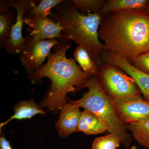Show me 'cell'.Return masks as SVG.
<instances>
[{
  "label": "cell",
  "instance_id": "obj_10",
  "mask_svg": "<svg viewBox=\"0 0 149 149\" xmlns=\"http://www.w3.org/2000/svg\"><path fill=\"white\" fill-rule=\"evenodd\" d=\"M60 111L55 127L59 135L64 138L77 132L82 112L80 111V107L70 101L62 106Z\"/></svg>",
  "mask_w": 149,
  "mask_h": 149
},
{
  "label": "cell",
  "instance_id": "obj_16",
  "mask_svg": "<svg viewBox=\"0 0 149 149\" xmlns=\"http://www.w3.org/2000/svg\"><path fill=\"white\" fill-rule=\"evenodd\" d=\"M74 60L85 73L91 76L97 75L99 67L83 47L77 46L74 51Z\"/></svg>",
  "mask_w": 149,
  "mask_h": 149
},
{
  "label": "cell",
  "instance_id": "obj_3",
  "mask_svg": "<svg viewBox=\"0 0 149 149\" xmlns=\"http://www.w3.org/2000/svg\"><path fill=\"white\" fill-rule=\"evenodd\" d=\"M49 17L65 27L62 32L65 40H72L88 52L99 67L104 63L106 51L100 40L99 29L102 15L100 13L83 14L74 7L72 1H64L54 8Z\"/></svg>",
  "mask_w": 149,
  "mask_h": 149
},
{
  "label": "cell",
  "instance_id": "obj_18",
  "mask_svg": "<svg viewBox=\"0 0 149 149\" xmlns=\"http://www.w3.org/2000/svg\"><path fill=\"white\" fill-rule=\"evenodd\" d=\"M77 9L84 15L100 13L106 1L104 0H72Z\"/></svg>",
  "mask_w": 149,
  "mask_h": 149
},
{
  "label": "cell",
  "instance_id": "obj_19",
  "mask_svg": "<svg viewBox=\"0 0 149 149\" xmlns=\"http://www.w3.org/2000/svg\"><path fill=\"white\" fill-rule=\"evenodd\" d=\"M64 0H41L39 4L27 13V16L41 15L48 17L52 9L61 3Z\"/></svg>",
  "mask_w": 149,
  "mask_h": 149
},
{
  "label": "cell",
  "instance_id": "obj_17",
  "mask_svg": "<svg viewBox=\"0 0 149 149\" xmlns=\"http://www.w3.org/2000/svg\"><path fill=\"white\" fill-rule=\"evenodd\" d=\"M126 127L139 145L149 149V120L129 123Z\"/></svg>",
  "mask_w": 149,
  "mask_h": 149
},
{
  "label": "cell",
  "instance_id": "obj_20",
  "mask_svg": "<svg viewBox=\"0 0 149 149\" xmlns=\"http://www.w3.org/2000/svg\"><path fill=\"white\" fill-rule=\"evenodd\" d=\"M121 141L117 136L112 133L94 140L92 149H116L119 147Z\"/></svg>",
  "mask_w": 149,
  "mask_h": 149
},
{
  "label": "cell",
  "instance_id": "obj_12",
  "mask_svg": "<svg viewBox=\"0 0 149 149\" xmlns=\"http://www.w3.org/2000/svg\"><path fill=\"white\" fill-rule=\"evenodd\" d=\"M16 11L10 9L6 1H0V47L3 48L8 40L12 28L16 21Z\"/></svg>",
  "mask_w": 149,
  "mask_h": 149
},
{
  "label": "cell",
  "instance_id": "obj_11",
  "mask_svg": "<svg viewBox=\"0 0 149 149\" xmlns=\"http://www.w3.org/2000/svg\"><path fill=\"white\" fill-rule=\"evenodd\" d=\"M116 65L135 80L145 100H149V75L142 72L123 58H119Z\"/></svg>",
  "mask_w": 149,
  "mask_h": 149
},
{
  "label": "cell",
  "instance_id": "obj_21",
  "mask_svg": "<svg viewBox=\"0 0 149 149\" xmlns=\"http://www.w3.org/2000/svg\"><path fill=\"white\" fill-rule=\"evenodd\" d=\"M131 64L140 71L149 75V51L141 54Z\"/></svg>",
  "mask_w": 149,
  "mask_h": 149
},
{
  "label": "cell",
  "instance_id": "obj_15",
  "mask_svg": "<svg viewBox=\"0 0 149 149\" xmlns=\"http://www.w3.org/2000/svg\"><path fill=\"white\" fill-rule=\"evenodd\" d=\"M106 130V125L97 116L85 110L82 112L77 131L87 135H96Z\"/></svg>",
  "mask_w": 149,
  "mask_h": 149
},
{
  "label": "cell",
  "instance_id": "obj_7",
  "mask_svg": "<svg viewBox=\"0 0 149 149\" xmlns=\"http://www.w3.org/2000/svg\"><path fill=\"white\" fill-rule=\"evenodd\" d=\"M40 1L38 0L6 1L7 5L14 8L17 14L16 21L12 28L8 40L3 47L6 52L12 55L20 53L24 43V38L22 36V28L25 17Z\"/></svg>",
  "mask_w": 149,
  "mask_h": 149
},
{
  "label": "cell",
  "instance_id": "obj_6",
  "mask_svg": "<svg viewBox=\"0 0 149 149\" xmlns=\"http://www.w3.org/2000/svg\"><path fill=\"white\" fill-rule=\"evenodd\" d=\"M59 43L58 39L35 41L28 34L19 54L22 66L29 74H32L42 65L50 54L52 48Z\"/></svg>",
  "mask_w": 149,
  "mask_h": 149
},
{
  "label": "cell",
  "instance_id": "obj_2",
  "mask_svg": "<svg viewBox=\"0 0 149 149\" xmlns=\"http://www.w3.org/2000/svg\"><path fill=\"white\" fill-rule=\"evenodd\" d=\"M71 43L61 40L53 47L54 53L48 57L46 64L29 74L33 84L41 83L42 78H49L51 81L49 89L40 106L47 111L54 113L66 104L68 93L81 89L91 77L82 70L72 58H67L66 52Z\"/></svg>",
  "mask_w": 149,
  "mask_h": 149
},
{
  "label": "cell",
  "instance_id": "obj_22",
  "mask_svg": "<svg viewBox=\"0 0 149 149\" xmlns=\"http://www.w3.org/2000/svg\"><path fill=\"white\" fill-rule=\"evenodd\" d=\"M0 149H13L9 142L6 140L3 133L0 137Z\"/></svg>",
  "mask_w": 149,
  "mask_h": 149
},
{
  "label": "cell",
  "instance_id": "obj_23",
  "mask_svg": "<svg viewBox=\"0 0 149 149\" xmlns=\"http://www.w3.org/2000/svg\"><path fill=\"white\" fill-rule=\"evenodd\" d=\"M146 11L149 13V1H148V5H147Z\"/></svg>",
  "mask_w": 149,
  "mask_h": 149
},
{
  "label": "cell",
  "instance_id": "obj_8",
  "mask_svg": "<svg viewBox=\"0 0 149 149\" xmlns=\"http://www.w3.org/2000/svg\"><path fill=\"white\" fill-rule=\"evenodd\" d=\"M24 23L31 29L29 35L35 41L58 39L65 40L62 35L65 27L56 23L49 17L26 15Z\"/></svg>",
  "mask_w": 149,
  "mask_h": 149
},
{
  "label": "cell",
  "instance_id": "obj_14",
  "mask_svg": "<svg viewBox=\"0 0 149 149\" xmlns=\"http://www.w3.org/2000/svg\"><path fill=\"white\" fill-rule=\"evenodd\" d=\"M146 0H109L101 10L102 15L113 12L128 10H146Z\"/></svg>",
  "mask_w": 149,
  "mask_h": 149
},
{
  "label": "cell",
  "instance_id": "obj_9",
  "mask_svg": "<svg viewBox=\"0 0 149 149\" xmlns=\"http://www.w3.org/2000/svg\"><path fill=\"white\" fill-rule=\"evenodd\" d=\"M111 102L118 117L124 124L149 120V100L141 98L128 101Z\"/></svg>",
  "mask_w": 149,
  "mask_h": 149
},
{
  "label": "cell",
  "instance_id": "obj_13",
  "mask_svg": "<svg viewBox=\"0 0 149 149\" xmlns=\"http://www.w3.org/2000/svg\"><path fill=\"white\" fill-rule=\"evenodd\" d=\"M14 110L15 113L13 115L5 122L1 123L0 124L1 131L4 126L14 119H30L36 115L46 113L40 105L32 100H25L19 102L15 106Z\"/></svg>",
  "mask_w": 149,
  "mask_h": 149
},
{
  "label": "cell",
  "instance_id": "obj_1",
  "mask_svg": "<svg viewBox=\"0 0 149 149\" xmlns=\"http://www.w3.org/2000/svg\"><path fill=\"white\" fill-rule=\"evenodd\" d=\"M99 35L106 50L132 63L149 51V13L128 10L102 15Z\"/></svg>",
  "mask_w": 149,
  "mask_h": 149
},
{
  "label": "cell",
  "instance_id": "obj_4",
  "mask_svg": "<svg viewBox=\"0 0 149 149\" xmlns=\"http://www.w3.org/2000/svg\"><path fill=\"white\" fill-rule=\"evenodd\" d=\"M85 88H88V92L81 99L70 101L97 116L109 133L119 138L125 148H129L132 143L131 136L118 117L111 100L102 88L97 75L91 76L81 89Z\"/></svg>",
  "mask_w": 149,
  "mask_h": 149
},
{
  "label": "cell",
  "instance_id": "obj_5",
  "mask_svg": "<svg viewBox=\"0 0 149 149\" xmlns=\"http://www.w3.org/2000/svg\"><path fill=\"white\" fill-rule=\"evenodd\" d=\"M113 65L104 63L99 66L97 77L111 101L126 102L142 98L135 80Z\"/></svg>",
  "mask_w": 149,
  "mask_h": 149
}]
</instances>
